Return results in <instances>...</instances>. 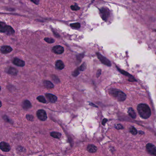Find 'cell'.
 Wrapping results in <instances>:
<instances>
[{"instance_id":"cell-1","label":"cell","mask_w":156,"mask_h":156,"mask_svg":"<svg viewBox=\"0 0 156 156\" xmlns=\"http://www.w3.org/2000/svg\"><path fill=\"white\" fill-rule=\"evenodd\" d=\"M137 110L141 117L143 119H148L151 115L150 108L147 104H140L137 106Z\"/></svg>"},{"instance_id":"cell-2","label":"cell","mask_w":156,"mask_h":156,"mask_svg":"<svg viewBox=\"0 0 156 156\" xmlns=\"http://www.w3.org/2000/svg\"><path fill=\"white\" fill-rule=\"evenodd\" d=\"M109 93L119 101H123L126 98V94L118 89L110 88L109 90Z\"/></svg>"},{"instance_id":"cell-3","label":"cell","mask_w":156,"mask_h":156,"mask_svg":"<svg viewBox=\"0 0 156 156\" xmlns=\"http://www.w3.org/2000/svg\"><path fill=\"white\" fill-rule=\"evenodd\" d=\"M0 31L1 33H6L7 35H12L15 33V31L12 27L9 25H6L3 22H0Z\"/></svg>"},{"instance_id":"cell-4","label":"cell","mask_w":156,"mask_h":156,"mask_svg":"<svg viewBox=\"0 0 156 156\" xmlns=\"http://www.w3.org/2000/svg\"><path fill=\"white\" fill-rule=\"evenodd\" d=\"M100 14L103 20L106 21L110 16V10L107 7H102L100 10Z\"/></svg>"},{"instance_id":"cell-5","label":"cell","mask_w":156,"mask_h":156,"mask_svg":"<svg viewBox=\"0 0 156 156\" xmlns=\"http://www.w3.org/2000/svg\"><path fill=\"white\" fill-rule=\"evenodd\" d=\"M96 55L99 60L102 63L108 66H111V63L110 62V60H109L107 58L104 57L99 53H97Z\"/></svg>"},{"instance_id":"cell-6","label":"cell","mask_w":156,"mask_h":156,"mask_svg":"<svg viewBox=\"0 0 156 156\" xmlns=\"http://www.w3.org/2000/svg\"><path fill=\"white\" fill-rule=\"evenodd\" d=\"M38 119L41 121H46L47 119L46 113L43 110H39L36 113Z\"/></svg>"},{"instance_id":"cell-7","label":"cell","mask_w":156,"mask_h":156,"mask_svg":"<svg viewBox=\"0 0 156 156\" xmlns=\"http://www.w3.org/2000/svg\"><path fill=\"white\" fill-rule=\"evenodd\" d=\"M146 149L149 154L152 155L156 156V148L153 144L149 143L146 146Z\"/></svg>"},{"instance_id":"cell-8","label":"cell","mask_w":156,"mask_h":156,"mask_svg":"<svg viewBox=\"0 0 156 156\" xmlns=\"http://www.w3.org/2000/svg\"><path fill=\"white\" fill-rule=\"evenodd\" d=\"M52 50L54 53L56 54L60 55L62 54L64 51V49L63 47L60 45H57L53 47Z\"/></svg>"},{"instance_id":"cell-9","label":"cell","mask_w":156,"mask_h":156,"mask_svg":"<svg viewBox=\"0 0 156 156\" xmlns=\"http://www.w3.org/2000/svg\"><path fill=\"white\" fill-rule=\"evenodd\" d=\"M0 148L2 151L5 152H8L11 150L10 145L8 143L4 142H2L0 143Z\"/></svg>"},{"instance_id":"cell-10","label":"cell","mask_w":156,"mask_h":156,"mask_svg":"<svg viewBox=\"0 0 156 156\" xmlns=\"http://www.w3.org/2000/svg\"><path fill=\"white\" fill-rule=\"evenodd\" d=\"M45 97H46L47 99H48L50 103H54L56 102L57 100V97L55 95L51 93H46Z\"/></svg>"},{"instance_id":"cell-11","label":"cell","mask_w":156,"mask_h":156,"mask_svg":"<svg viewBox=\"0 0 156 156\" xmlns=\"http://www.w3.org/2000/svg\"><path fill=\"white\" fill-rule=\"evenodd\" d=\"M12 62L15 65L19 67H23L25 65V62L23 60H20V59H18L17 58H14Z\"/></svg>"},{"instance_id":"cell-12","label":"cell","mask_w":156,"mask_h":156,"mask_svg":"<svg viewBox=\"0 0 156 156\" xmlns=\"http://www.w3.org/2000/svg\"><path fill=\"white\" fill-rule=\"evenodd\" d=\"M116 68H117V69L118 70V71H120L121 74H123V75H125V76H128V77H129L130 78V79H129V81H131V82L136 81V80L133 77H132L131 74H129L128 72H126V71H124L123 70H121V69L118 68L117 66H116Z\"/></svg>"},{"instance_id":"cell-13","label":"cell","mask_w":156,"mask_h":156,"mask_svg":"<svg viewBox=\"0 0 156 156\" xmlns=\"http://www.w3.org/2000/svg\"><path fill=\"white\" fill-rule=\"evenodd\" d=\"M12 50V48L10 46H7V45L3 46L0 48L1 53L2 54H4L9 53L11 52Z\"/></svg>"},{"instance_id":"cell-14","label":"cell","mask_w":156,"mask_h":156,"mask_svg":"<svg viewBox=\"0 0 156 156\" xmlns=\"http://www.w3.org/2000/svg\"><path fill=\"white\" fill-rule=\"evenodd\" d=\"M6 72L9 74H10L13 76H16L18 73V71L16 70V69L10 67L8 68Z\"/></svg>"},{"instance_id":"cell-15","label":"cell","mask_w":156,"mask_h":156,"mask_svg":"<svg viewBox=\"0 0 156 156\" xmlns=\"http://www.w3.org/2000/svg\"><path fill=\"white\" fill-rule=\"evenodd\" d=\"M55 66L59 70H62L65 67V65L63 61L61 60H58L55 62Z\"/></svg>"},{"instance_id":"cell-16","label":"cell","mask_w":156,"mask_h":156,"mask_svg":"<svg viewBox=\"0 0 156 156\" xmlns=\"http://www.w3.org/2000/svg\"><path fill=\"white\" fill-rule=\"evenodd\" d=\"M22 106L25 110H27V109H30L32 107V104H31L29 101H28L27 100H26L23 102Z\"/></svg>"},{"instance_id":"cell-17","label":"cell","mask_w":156,"mask_h":156,"mask_svg":"<svg viewBox=\"0 0 156 156\" xmlns=\"http://www.w3.org/2000/svg\"><path fill=\"white\" fill-rule=\"evenodd\" d=\"M87 150L91 153H94L97 151V148L95 146L90 144L88 146Z\"/></svg>"},{"instance_id":"cell-18","label":"cell","mask_w":156,"mask_h":156,"mask_svg":"<svg viewBox=\"0 0 156 156\" xmlns=\"http://www.w3.org/2000/svg\"><path fill=\"white\" fill-rule=\"evenodd\" d=\"M43 84L45 88H53L54 87V84L49 81H47V80L44 81L43 82Z\"/></svg>"},{"instance_id":"cell-19","label":"cell","mask_w":156,"mask_h":156,"mask_svg":"<svg viewBox=\"0 0 156 156\" xmlns=\"http://www.w3.org/2000/svg\"><path fill=\"white\" fill-rule=\"evenodd\" d=\"M128 112L130 116L133 119H135L136 118V113L135 112L134 110H133L132 108H130L128 109Z\"/></svg>"},{"instance_id":"cell-20","label":"cell","mask_w":156,"mask_h":156,"mask_svg":"<svg viewBox=\"0 0 156 156\" xmlns=\"http://www.w3.org/2000/svg\"><path fill=\"white\" fill-rule=\"evenodd\" d=\"M50 136L56 139H60L61 137V134L58 132H52L50 133Z\"/></svg>"},{"instance_id":"cell-21","label":"cell","mask_w":156,"mask_h":156,"mask_svg":"<svg viewBox=\"0 0 156 156\" xmlns=\"http://www.w3.org/2000/svg\"><path fill=\"white\" fill-rule=\"evenodd\" d=\"M37 99L38 100V101L42 103H46V100L44 98V96H39L37 98Z\"/></svg>"},{"instance_id":"cell-22","label":"cell","mask_w":156,"mask_h":156,"mask_svg":"<svg viewBox=\"0 0 156 156\" xmlns=\"http://www.w3.org/2000/svg\"><path fill=\"white\" fill-rule=\"evenodd\" d=\"M44 40L49 44H52L55 42V40L51 38H44Z\"/></svg>"},{"instance_id":"cell-23","label":"cell","mask_w":156,"mask_h":156,"mask_svg":"<svg viewBox=\"0 0 156 156\" xmlns=\"http://www.w3.org/2000/svg\"><path fill=\"white\" fill-rule=\"evenodd\" d=\"M71 27L76 28H79L81 25L79 22H76V23H71L70 24Z\"/></svg>"},{"instance_id":"cell-24","label":"cell","mask_w":156,"mask_h":156,"mask_svg":"<svg viewBox=\"0 0 156 156\" xmlns=\"http://www.w3.org/2000/svg\"><path fill=\"white\" fill-rule=\"evenodd\" d=\"M130 132L132 133V134L136 135L137 133V130L133 126H132L130 128Z\"/></svg>"},{"instance_id":"cell-25","label":"cell","mask_w":156,"mask_h":156,"mask_svg":"<svg viewBox=\"0 0 156 156\" xmlns=\"http://www.w3.org/2000/svg\"><path fill=\"white\" fill-rule=\"evenodd\" d=\"M80 70L79 69V67H78L72 73V75L74 76V77H77V76L79 74H80Z\"/></svg>"},{"instance_id":"cell-26","label":"cell","mask_w":156,"mask_h":156,"mask_svg":"<svg viewBox=\"0 0 156 156\" xmlns=\"http://www.w3.org/2000/svg\"><path fill=\"white\" fill-rule=\"evenodd\" d=\"M71 10H73V11H77V10H80V9L79 7L76 4L75 5H71Z\"/></svg>"},{"instance_id":"cell-27","label":"cell","mask_w":156,"mask_h":156,"mask_svg":"<svg viewBox=\"0 0 156 156\" xmlns=\"http://www.w3.org/2000/svg\"><path fill=\"white\" fill-rule=\"evenodd\" d=\"M86 66H87V65H86V63H83L82 65L79 67L80 71H84L85 69H86Z\"/></svg>"},{"instance_id":"cell-28","label":"cell","mask_w":156,"mask_h":156,"mask_svg":"<svg viewBox=\"0 0 156 156\" xmlns=\"http://www.w3.org/2000/svg\"><path fill=\"white\" fill-rule=\"evenodd\" d=\"M26 118L28 121H32L33 119V117L32 115H26Z\"/></svg>"},{"instance_id":"cell-29","label":"cell","mask_w":156,"mask_h":156,"mask_svg":"<svg viewBox=\"0 0 156 156\" xmlns=\"http://www.w3.org/2000/svg\"><path fill=\"white\" fill-rule=\"evenodd\" d=\"M115 128L117 129H123V127L120 124H117V125H115Z\"/></svg>"},{"instance_id":"cell-30","label":"cell","mask_w":156,"mask_h":156,"mask_svg":"<svg viewBox=\"0 0 156 156\" xmlns=\"http://www.w3.org/2000/svg\"><path fill=\"white\" fill-rule=\"evenodd\" d=\"M101 73V70L100 69H99V70L98 71H97V75H96V76H97V77H99L100 76Z\"/></svg>"},{"instance_id":"cell-31","label":"cell","mask_w":156,"mask_h":156,"mask_svg":"<svg viewBox=\"0 0 156 156\" xmlns=\"http://www.w3.org/2000/svg\"><path fill=\"white\" fill-rule=\"evenodd\" d=\"M57 77H56V76H54V77H53V81H54V82H56V83H58V82L57 81H56V78H57Z\"/></svg>"},{"instance_id":"cell-32","label":"cell","mask_w":156,"mask_h":156,"mask_svg":"<svg viewBox=\"0 0 156 156\" xmlns=\"http://www.w3.org/2000/svg\"><path fill=\"white\" fill-rule=\"evenodd\" d=\"M107 121V120L106 119H104V120L103 121V122H102V124H103V125H104L105 124V122H106Z\"/></svg>"},{"instance_id":"cell-33","label":"cell","mask_w":156,"mask_h":156,"mask_svg":"<svg viewBox=\"0 0 156 156\" xmlns=\"http://www.w3.org/2000/svg\"><path fill=\"white\" fill-rule=\"evenodd\" d=\"M31 1L32 2H33L35 3L36 4H38V3L39 2V0H38V1H34V0H31Z\"/></svg>"}]
</instances>
